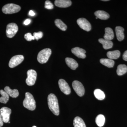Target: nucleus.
Instances as JSON below:
<instances>
[{
	"label": "nucleus",
	"mask_w": 127,
	"mask_h": 127,
	"mask_svg": "<svg viewBox=\"0 0 127 127\" xmlns=\"http://www.w3.org/2000/svg\"><path fill=\"white\" fill-rule=\"evenodd\" d=\"M48 104L49 109L56 116L59 114V108L58 100L56 95L53 94H50L47 98Z\"/></svg>",
	"instance_id": "nucleus-1"
},
{
	"label": "nucleus",
	"mask_w": 127,
	"mask_h": 127,
	"mask_svg": "<svg viewBox=\"0 0 127 127\" xmlns=\"http://www.w3.org/2000/svg\"><path fill=\"white\" fill-rule=\"evenodd\" d=\"M23 105L25 107L31 111H34L36 108V102L33 96L29 92L25 94V99Z\"/></svg>",
	"instance_id": "nucleus-2"
},
{
	"label": "nucleus",
	"mask_w": 127,
	"mask_h": 127,
	"mask_svg": "<svg viewBox=\"0 0 127 127\" xmlns=\"http://www.w3.org/2000/svg\"><path fill=\"white\" fill-rule=\"evenodd\" d=\"M51 53V50L50 48L43 49L38 53L37 57V61L41 64L46 63L50 58Z\"/></svg>",
	"instance_id": "nucleus-3"
},
{
	"label": "nucleus",
	"mask_w": 127,
	"mask_h": 127,
	"mask_svg": "<svg viewBox=\"0 0 127 127\" xmlns=\"http://www.w3.org/2000/svg\"><path fill=\"white\" fill-rule=\"evenodd\" d=\"M20 6L14 4H8L5 5L2 7V12L5 14H15L20 11Z\"/></svg>",
	"instance_id": "nucleus-4"
},
{
	"label": "nucleus",
	"mask_w": 127,
	"mask_h": 127,
	"mask_svg": "<svg viewBox=\"0 0 127 127\" xmlns=\"http://www.w3.org/2000/svg\"><path fill=\"white\" fill-rule=\"evenodd\" d=\"M18 31V27L16 23H9L6 27V36L9 38H12L15 36Z\"/></svg>",
	"instance_id": "nucleus-5"
},
{
	"label": "nucleus",
	"mask_w": 127,
	"mask_h": 127,
	"mask_svg": "<svg viewBox=\"0 0 127 127\" xmlns=\"http://www.w3.org/2000/svg\"><path fill=\"white\" fill-rule=\"evenodd\" d=\"M27 77L26 79V83L29 86H32L35 84L36 81L37 73L35 71L31 69L28 71Z\"/></svg>",
	"instance_id": "nucleus-6"
},
{
	"label": "nucleus",
	"mask_w": 127,
	"mask_h": 127,
	"mask_svg": "<svg viewBox=\"0 0 127 127\" xmlns=\"http://www.w3.org/2000/svg\"><path fill=\"white\" fill-rule=\"evenodd\" d=\"M73 88L75 92L79 96H82L84 95L85 90L81 83L78 81H74L72 83Z\"/></svg>",
	"instance_id": "nucleus-7"
},
{
	"label": "nucleus",
	"mask_w": 127,
	"mask_h": 127,
	"mask_svg": "<svg viewBox=\"0 0 127 127\" xmlns=\"http://www.w3.org/2000/svg\"><path fill=\"white\" fill-rule=\"evenodd\" d=\"M24 59V57L22 55H16L12 57L9 61V65L10 68H14L20 64Z\"/></svg>",
	"instance_id": "nucleus-8"
},
{
	"label": "nucleus",
	"mask_w": 127,
	"mask_h": 127,
	"mask_svg": "<svg viewBox=\"0 0 127 127\" xmlns=\"http://www.w3.org/2000/svg\"><path fill=\"white\" fill-rule=\"evenodd\" d=\"M77 22L81 28L87 32H89L91 30V23L86 19L81 18L78 19Z\"/></svg>",
	"instance_id": "nucleus-9"
},
{
	"label": "nucleus",
	"mask_w": 127,
	"mask_h": 127,
	"mask_svg": "<svg viewBox=\"0 0 127 127\" xmlns=\"http://www.w3.org/2000/svg\"><path fill=\"white\" fill-rule=\"evenodd\" d=\"M58 84L61 91L66 95H69L71 93V89L68 83L64 79L59 80Z\"/></svg>",
	"instance_id": "nucleus-10"
},
{
	"label": "nucleus",
	"mask_w": 127,
	"mask_h": 127,
	"mask_svg": "<svg viewBox=\"0 0 127 127\" xmlns=\"http://www.w3.org/2000/svg\"><path fill=\"white\" fill-rule=\"evenodd\" d=\"M11 113V109L7 107H3L0 109V114L2 116L4 122H9L10 115Z\"/></svg>",
	"instance_id": "nucleus-11"
},
{
	"label": "nucleus",
	"mask_w": 127,
	"mask_h": 127,
	"mask_svg": "<svg viewBox=\"0 0 127 127\" xmlns=\"http://www.w3.org/2000/svg\"><path fill=\"white\" fill-rule=\"evenodd\" d=\"M71 52L78 58L84 59L86 58V51L82 48L78 47L73 48L71 49Z\"/></svg>",
	"instance_id": "nucleus-12"
},
{
	"label": "nucleus",
	"mask_w": 127,
	"mask_h": 127,
	"mask_svg": "<svg viewBox=\"0 0 127 127\" xmlns=\"http://www.w3.org/2000/svg\"><path fill=\"white\" fill-rule=\"evenodd\" d=\"M55 4L57 7L65 8L70 6L72 2L69 0H56L55 1Z\"/></svg>",
	"instance_id": "nucleus-13"
},
{
	"label": "nucleus",
	"mask_w": 127,
	"mask_h": 127,
	"mask_svg": "<svg viewBox=\"0 0 127 127\" xmlns=\"http://www.w3.org/2000/svg\"><path fill=\"white\" fill-rule=\"evenodd\" d=\"M124 28L120 26L116 27L115 28L116 36L117 39L119 41H121L124 39Z\"/></svg>",
	"instance_id": "nucleus-14"
},
{
	"label": "nucleus",
	"mask_w": 127,
	"mask_h": 127,
	"mask_svg": "<svg viewBox=\"0 0 127 127\" xmlns=\"http://www.w3.org/2000/svg\"><path fill=\"white\" fill-rule=\"evenodd\" d=\"M65 62L67 65L72 70H75L78 67V64L75 59L71 58H66Z\"/></svg>",
	"instance_id": "nucleus-15"
},
{
	"label": "nucleus",
	"mask_w": 127,
	"mask_h": 127,
	"mask_svg": "<svg viewBox=\"0 0 127 127\" xmlns=\"http://www.w3.org/2000/svg\"><path fill=\"white\" fill-rule=\"evenodd\" d=\"M94 14L96 17L102 20H107L110 17L109 14L104 11H97Z\"/></svg>",
	"instance_id": "nucleus-16"
},
{
	"label": "nucleus",
	"mask_w": 127,
	"mask_h": 127,
	"mask_svg": "<svg viewBox=\"0 0 127 127\" xmlns=\"http://www.w3.org/2000/svg\"><path fill=\"white\" fill-rule=\"evenodd\" d=\"M98 41L102 44L103 47L105 50L110 49L112 48L113 46V43L112 41L110 40L101 38L98 39Z\"/></svg>",
	"instance_id": "nucleus-17"
},
{
	"label": "nucleus",
	"mask_w": 127,
	"mask_h": 127,
	"mask_svg": "<svg viewBox=\"0 0 127 127\" xmlns=\"http://www.w3.org/2000/svg\"><path fill=\"white\" fill-rule=\"evenodd\" d=\"M105 33L104 36V39L111 41L114 37V34L112 28L109 27L106 28L105 29Z\"/></svg>",
	"instance_id": "nucleus-18"
},
{
	"label": "nucleus",
	"mask_w": 127,
	"mask_h": 127,
	"mask_svg": "<svg viewBox=\"0 0 127 127\" xmlns=\"http://www.w3.org/2000/svg\"><path fill=\"white\" fill-rule=\"evenodd\" d=\"M4 91L8 94L9 96L12 97L16 98L19 95V92L17 89H11L9 87H5L4 88Z\"/></svg>",
	"instance_id": "nucleus-19"
},
{
	"label": "nucleus",
	"mask_w": 127,
	"mask_h": 127,
	"mask_svg": "<svg viewBox=\"0 0 127 127\" xmlns=\"http://www.w3.org/2000/svg\"><path fill=\"white\" fill-rule=\"evenodd\" d=\"M120 52L119 50L108 52L107 53V56L109 59H118L120 56Z\"/></svg>",
	"instance_id": "nucleus-20"
},
{
	"label": "nucleus",
	"mask_w": 127,
	"mask_h": 127,
	"mask_svg": "<svg viewBox=\"0 0 127 127\" xmlns=\"http://www.w3.org/2000/svg\"><path fill=\"white\" fill-rule=\"evenodd\" d=\"M74 127H86L83 120L79 117H76L73 120Z\"/></svg>",
	"instance_id": "nucleus-21"
},
{
	"label": "nucleus",
	"mask_w": 127,
	"mask_h": 127,
	"mask_svg": "<svg viewBox=\"0 0 127 127\" xmlns=\"http://www.w3.org/2000/svg\"><path fill=\"white\" fill-rule=\"evenodd\" d=\"M100 62L102 65L109 68L113 67L114 65V62L113 60L110 59H106V58L101 59L100 60Z\"/></svg>",
	"instance_id": "nucleus-22"
},
{
	"label": "nucleus",
	"mask_w": 127,
	"mask_h": 127,
	"mask_svg": "<svg viewBox=\"0 0 127 127\" xmlns=\"http://www.w3.org/2000/svg\"><path fill=\"white\" fill-rule=\"evenodd\" d=\"M127 72V66L124 64H120L118 66L117 69V74L119 76L124 75Z\"/></svg>",
	"instance_id": "nucleus-23"
},
{
	"label": "nucleus",
	"mask_w": 127,
	"mask_h": 127,
	"mask_svg": "<svg viewBox=\"0 0 127 127\" xmlns=\"http://www.w3.org/2000/svg\"><path fill=\"white\" fill-rule=\"evenodd\" d=\"M94 96L99 100H103L105 97V94L100 89H96L94 91Z\"/></svg>",
	"instance_id": "nucleus-24"
},
{
	"label": "nucleus",
	"mask_w": 127,
	"mask_h": 127,
	"mask_svg": "<svg viewBox=\"0 0 127 127\" xmlns=\"http://www.w3.org/2000/svg\"><path fill=\"white\" fill-rule=\"evenodd\" d=\"M105 118L104 116L102 114H99L97 116L95 119V122L97 126L99 127H102L104 125Z\"/></svg>",
	"instance_id": "nucleus-25"
},
{
	"label": "nucleus",
	"mask_w": 127,
	"mask_h": 127,
	"mask_svg": "<svg viewBox=\"0 0 127 127\" xmlns=\"http://www.w3.org/2000/svg\"><path fill=\"white\" fill-rule=\"evenodd\" d=\"M0 93L1 97H0V102L6 103L9 100V96L4 90H1Z\"/></svg>",
	"instance_id": "nucleus-26"
},
{
	"label": "nucleus",
	"mask_w": 127,
	"mask_h": 127,
	"mask_svg": "<svg viewBox=\"0 0 127 127\" xmlns=\"http://www.w3.org/2000/svg\"><path fill=\"white\" fill-rule=\"evenodd\" d=\"M55 24L57 27L63 31H65L67 28L66 25L60 19H56L55 21Z\"/></svg>",
	"instance_id": "nucleus-27"
},
{
	"label": "nucleus",
	"mask_w": 127,
	"mask_h": 127,
	"mask_svg": "<svg viewBox=\"0 0 127 127\" xmlns=\"http://www.w3.org/2000/svg\"><path fill=\"white\" fill-rule=\"evenodd\" d=\"M45 8L49 10H51L54 8V6L50 1L46 0L45 2Z\"/></svg>",
	"instance_id": "nucleus-28"
},
{
	"label": "nucleus",
	"mask_w": 127,
	"mask_h": 127,
	"mask_svg": "<svg viewBox=\"0 0 127 127\" xmlns=\"http://www.w3.org/2000/svg\"><path fill=\"white\" fill-rule=\"evenodd\" d=\"M33 36L34 38L38 40L39 39H41L43 36V33L42 32H35L33 34Z\"/></svg>",
	"instance_id": "nucleus-29"
},
{
	"label": "nucleus",
	"mask_w": 127,
	"mask_h": 127,
	"mask_svg": "<svg viewBox=\"0 0 127 127\" xmlns=\"http://www.w3.org/2000/svg\"><path fill=\"white\" fill-rule=\"evenodd\" d=\"M25 38L27 41H32V40H34L35 39L34 36L32 35L31 33H27L25 34Z\"/></svg>",
	"instance_id": "nucleus-30"
},
{
	"label": "nucleus",
	"mask_w": 127,
	"mask_h": 127,
	"mask_svg": "<svg viewBox=\"0 0 127 127\" xmlns=\"http://www.w3.org/2000/svg\"><path fill=\"white\" fill-rule=\"evenodd\" d=\"M123 58L124 60L127 61V50L125 51L123 56Z\"/></svg>",
	"instance_id": "nucleus-31"
},
{
	"label": "nucleus",
	"mask_w": 127,
	"mask_h": 127,
	"mask_svg": "<svg viewBox=\"0 0 127 127\" xmlns=\"http://www.w3.org/2000/svg\"><path fill=\"white\" fill-rule=\"evenodd\" d=\"M31 22V20L30 19H27L24 21V25H29Z\"/></svg>",
	"instance_id": "nucleus-32"
},
{
	"label": "nucleus",
	"mask_w": 127,
	"mask_h": 127,
	"mask_svg": "<svg viewBox=\"0 0 127 127\" xmlns=\"http://www.w3.org/2000/svg\"><path fill=\"white\" fill-rule=\"evenodd\" d=\"M3 123H4V121H3V119L2 116L0 114V127H2L3 126Z\"/></svg>",
	"instance_id": "nucleus-33"
},
{
	"label": "nucleus",
	"mask_w": 127,
	"mask_h": 127,
	"mask_svg": "<svg viewBox=\"0 0 127 127\" xmlns=\"http://www.w3.org/2000/svg\"><path fill=\"white\" fill-rule=\"evenodd\" d=\"M29 15L31 16H35V13L33 11L31 10L29 12Z\"/></svg>",
	"instance_id": "nucleus-34"
},
{
	"label": "nucleus",
	"mask_w": 127,
	"mask_h": 127,
	"mask_svg": "<svg viewBox=\"0 0 127 127\" xmlns=\"http://www.w3.org/2000/svg\"><path fill=\"white\" fill-rule=\"evenodd\" d=\"M102 1H109V0H102Z\"/></svg>",
	"instance_id": "nucleus-35"
},
{
	"label": "nucleus",
	"mask_w": 127,
	"mask_h": 127,
	"mask_svg": "<svg viewBox=\"0 0 127 127\" xmlns=\"http://www.w3.org/2000/svg\"><path fill=\"white\" fill-rule=\"evenodd\" d=\"M36 127V126H33V127Z\"/></svg>",
	"instance_id": "nucleus-36"
},
{
	"label": "nucleus",
	"mask_w": 127,
	"mask_h": 127,
	"mask_svg": "<svg viewBox=\"0 0 127 127\" xmlns=\"http://www.w3.org/2000/svg\"><path fill=\"white\" fill-rule=\"evenodd\" d=\"M96 19H97L98 18H97V17H96Z\"/></svg>",
	"instance_id": "nucleus-37"
},
{
	"label": "nucleus",
	"mask_w": 127,
	"mask_h": 127,
	"mask_svg": "<svg viewBox=\"0 0 127 127\" xmlns=\"http://www.w3.org/2000/svg\"><path fill=\"white\" fill-rule=\"evenodd\" d=\"M8 123H10V122H8Z\"/></svg>",
	"instance_id": "nucleus-38"
}]
</instances>
